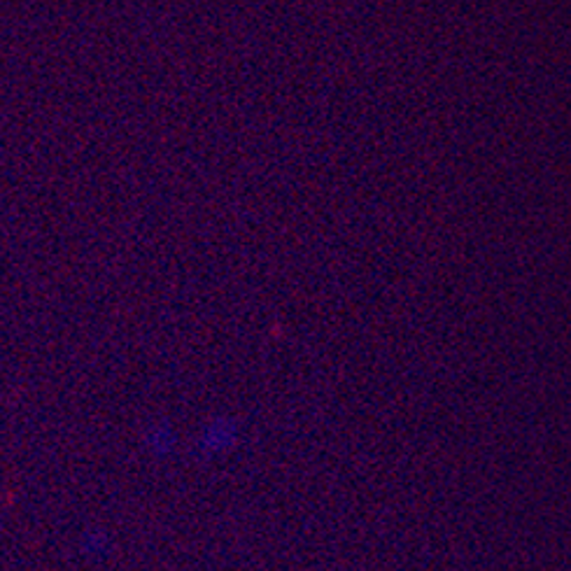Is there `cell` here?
Masks as SVG:
<instances>
[{
	"instance_id": "6da1fadb",
	"label": "cell",
	"mask_w": 571,
	"mask_h": 571,
	"mask_svg": "<svg viewBox=\"0 0 571 571\" xmlns=\"http://www.w3.org/2000/svg\"><path fill=\"white\" fill-rule=\"evenodd\" d=\"M236 439H238L236 422L229 420V417H214V420H210L203 429H201L196 445H199L201 455L214 457V455H219V452L229 450V448L236 443Z\"/></svg>"
},
{
	"instance_id": "7a4b0ae2",
	"label": "cell",
	"mask_w": 571,
	"mask_h": 571,
	"mask_svg": "<svg viewBox=\"0 0 571 571\" xmlns=\"http://www.w3.org/2000/svg\"><path fill=\"white\" fill-rule=\"evenodd\" d=\"M147 445H150V450L154 452V455H166V452L173 450L175 445V432L170 429V425H166V422H159L147 432L145 436Z\"/></svg>"
},
{
	"instance_id": "3957f363",
	"label": "cell",
	"mask_w": 571,
	"mask_h": 571,
	"mask_svg": "<svg viewBox=\"0 0 571 571\" xmlns=\"http://www.w3.org/2000/svg\"><path fill=\"white\" fill-rule=\"evenodd\" d=\"M84 550L87 552H98V550H106V534H87L84 537Z\"/></svg>"
}]
</instances>
